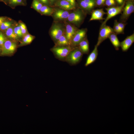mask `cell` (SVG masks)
Segmentation results:
<instances>
[{"mask_svg":"<svg viewBox=\"0 0 134 134\" xmlns=\"http://www.w3.org/2000/svg\"><path fill=\"white\" fill-rule=\"evenodd\" d=\"M17 42L7 39L1 47L0 55L2 56H11L16 51L18 45Z\"/></svg>","mask_w":134,"mask_h":134,"instance_id":"6da1fadb","label":"cell"},{"mask_svg":"<svg viewBox=\"0 0 134 134\" xmlns=\"http://www.w3.org/2000/svg\"><path fill=\"white\" fill-rule=\"evenodd\" d=\"M74 47L71 46H55L51 50L57 58L65 59Z\"/></svg>","mask_w":134,"mask_h":134,"instance_id":"7a4b0ae2","label":"cell"},{"mask_svg":"<svg viewBox=\"0 0 134 134\" xmlns=\"http://www.w3.org/2000/svg\"><path fill=\"white\" fill-rule=\"evenodd\" d=\"M83 11L78 9L69 13L66 20L69 23L78 26L83 21L85 15Z\"/></svg>","mask_w":134,"mask_h":134,"instance_id":"3957f363","label":"cell"},{"mask_svg":"<svg viewBox=\"0 0 134 134\" xmlns=\"http://www.w3.org/2000/svg\"><path fill=\"white\" fill-rule=\"evenodd\" d=\"M61 23L55 21L50 30V34L53 40L56 41L65 33V27Z\"/></svg>","mask_w":134,"mask_h":134,"instance_id":"277c9868","label":"cell"},{"mask_svg":"<svg viewBox=\"0 0 134 134\" xmlns=\"http://www.w3.org/2000/svg\"><path fill=\"white\" fill-rule=\"evenodd\" d=\"M83 54L78 47H75L65 58L66 61L72 65L78 63L81 60Z\"/></svg>","mask_w":134,"mask_h":134,"instance_id":"5b68a950","label":"cell"},{"mask_svg":"<svg viewBox=\"0 0 134 134\" xmlns=\"http://www.w3.org/2000/svg\"><path fill=\"white\" fill-rule=\"evenodd\" d=\"M113 32V29L110 26L106 25V24L101 25L96 45L98 46L103 41L108 38L109 35Z\"/></svg>","mask_w":134,"mask_h":134,"instance_id":"8992f818","label":"cell"},{"mask_svg":"<svg viewBox=\"0 0 134 134\" xmlns=\"http://www.w3.org/2000/svg\"><path fill=\"white\" fill-rule=\"evenodd\" d=\"M125 3L124 2L120 6L106 8L107 12V17L101 25L106 24L109 20L120 14L122 11Z\"/></svg>","mask_w":134,"mask_h":134,"instance_id":"52a82bcc","label":"cell"},{"mask_svg":"<svg viewBox=\"0 0 134 134\" xmlns=\"http://www.w3.org/2000/svg\"><path fill=\"white\" fill-rule=\"evenodd\" d=\"M134 11V5L133 1L131 0L128 1L122 10L123 13L121 17L122 21L123 22H125Z\"/></svg>","mask_w":134,"mask_h":134,"instance_id":"ba28073f","label":"cell"},{"mask_svg":"<svg viewBox=\"0 0 134 134\" xmlns=\"http://www.w3.org/2000/svg\"><path fill=\"white\" fill-rule=\"evenodd\" d=\"M69 13L68 11L59 8H54L53 13L51 16L56 21L66 20Z\"/></svg>","mask_w":134,"mask_h":134,"instance_id":"9c48e42d","label":"cell"},{"mask_svg":"<svg viewBox=\"0 0 134 134\" xmlns=\"http://www.w3.org/2000/svg\"><path fill=\"white\" fill-rule=\"evenodd\" d=\"M87 32V30L85 29L78 30L72 39L71 46L75 47L78 46L80 42L86 37Z\"/></svg>","mask_w":134,"mask_h":134,"instance_id":"30bf717a","label":"cell"},{"mask_svg":"<svg viewBox=\"0 0 134 134\" xmlns=\"http://www.w3.org/2000/svg\"><path fill=\"white\" fill-rule=\"evenodd\" d=\"M64 23L65 35L67 40L71 45L72 39L78 30L72 24L68 23L66 21H65Z\"/></svg>","mask_w":134,"mask_h":134,"instance_id":"8fae6325","label":"cell"},{"mask_svg":"<svg viewBox=\"0 0 134 134\" xmlns=\"http://www.w3.org/2000/svg\"><path fill=\"white\" fill-rule=\"evenodd\" d=\"M96 0H78L79 5L82 10L90 11L96 5Z\"/></svg>","mask_w":134,"mask_h":134,"instance_id":"7c38bea8","label":"cell"},{"mask_svg":"<svg viewBox=\"0 0 134 134\" xmlns=\"http://www.w3.org/2000/svg\"><path fill=\"white\" fill-rule=\"evenodd\" d=\"M134 42V34L128 36L124 40L120 42V47L123 51L128 50Z\"/></svg>","mask_w":134,"mask_h":134,"instance_id":"4fadbf2b","label":"cell"},{"mask_svg":"<svg viewBox=\"0 0 134 134\" xmlns=\"http://www.w3.org/2000/svg\"><path fill=\"white\" fill-rule=\"evenodd\" d=\"M106 13L102 9H97L93 10L89 21L93 20H101L104 19L103 16Z\"/></svg>","mask_w":134,"mask_h":134,"instance_id":"5bb4252c","label":"cell"},{"mask_svg":"<svg viewBox=\"0 0 134 134\" xmlns=\"http://www.w3.org/2000/svg\"><path fill=\"white\" fill-rule=\"evenodd\" d=\"M54 5L67 11L72 10L75 9L66 0H58Z\"/></svg>","mask_w":134,"mask_h":134,"instance_id":"9a60e30c","label":"cell"},{"mask_svg":"<svg viewBox=\"0 0 134 134\" xmlns=\"http://www.w3.org/2000/svg\"><path fill=\"white\" fill-rule=\"evenodd\" d=\"M98 47L96 45L94 50L88 56L85 64V66H87L92 63L96 59L98 55Z\"/></svg>","mask_w":134,"mask_h":134,"instance_id":"2e32d148","label":"cell"},{"mask_svg":"<svg viewBox=\"0 0 134 134\" xmlns=\"http://www.w3.org/2000/svg\"><path fill=\"white\" fill-rule=\"evenodd\" d=\"M14 26H12L5 32L6 36L9 39L17 42L20 41V38L15 34L14 31Z\"/></svg>","mask_w":134,"mask_h":134,"instance_id":"e0dca14e","label":"cell"},{"mask_svg":"<svg viewBox=\"0 0 134 134\" xmlns=\"http://www.w3.org/2000/svg\"><path fill=\"white\" fill-rule=\"evenodd\" d=\"M78 47L83 54H88L89 52L88 41L86 37L79 43Z\"/></svg>","mask_w":134,"mask_h":134,"instance_id":"ac0fdd59","label":"cell"},{"mask_svg":"<svg viewBox=\"0 0 134 134\" xmlns=\"http://www.w3.org/2000/svg\"><path fill=\"white\" fill-rule=\"evenodd\" d=\"M35 36L29 33H27L22 37L21 41L19 45V47L29 44L31 43L35 38Z\"/></svg>","mask_w":134,"mask_h":134,"instance_id":"d6986e66","label":"cell"},{"mask_svg":"<svg viewBox=\"0 0 134 134\" xmlns=\"http://www.w3.org/2000/svg\"><path fill=\"white\" fill-rule=\"evenodd\" d=\"M115 49L118 50L120 47V42L116 34L114 32L111 33L108 38Z\"/></svg>","mask_w":134,"mask_h":134,"instance_id":"ffe728a7","label":"cell"},{"mask_svg":"<svg viewBox=\"0 0 134 134\" xmlns=\"http://www.w3.org/2000/svg\"><path fill=\"white\" fill-rule=\"evenodd\" d=\"M71 46L67 40L65 33L56 42L55 46Z\"/></svg>","mask_w":134,"mask_h":134,"instance_id":"44dd1931","label":"cell"},{"mask_svg":"<svg viewBox=\"0 0 134 134\" xmlns=\"http://www.w3.org/2000/svg\"><path fill=\"white\" fill-rule=\"evenodd\" d=\"M54 10V8L49 6L44 5L41 8L39 12L41 15L50 16L52 15Z\"/></svg>","mask_w":134,"mask_h":134,"instance_id":"7402d4cb","label":"cell"},{"mask_svg":"<svg viewBox=\"0 0 134 134\" xmlns=\"http://www.w3.org/2000/svg\"><path fill=\"white\" fill-rule=\"evenodd\" d=\"M13 25V22L12 21L6 20L1 23L0 26V30L5 31Z\"/></svg>","mask_w":134,"mask_h":134,"instance_id":"603a6c76","label":"cell"},{"mask_svg":"<svg viewBox=\"0 0 134 134\" xmlns=\"http://www.w3.org/2000/svg\"><path fill=\"white\" fill-rule=\"evenodd\" d=\"M43 5V4L38 0H33L32 7L36 11L39 12Z\"/></svg>","mask_w":134,"mask_h":134,"instance_id":"cb8c5ba5","label":"cell"},{"mask_svg":"<svg viewBox=\"0 0 134 134\" xmlns=\"http://www.w3.org/2000/svg\"><path fill=\"white\" fill-rule=\"evenodd\" d=\"M19 24L23 36L28 33L27 28L25 24L21 21H19Z\"/></svg>","mask_w":134,"mask_h":134,"instance_id":"d4e9b609","label":"cell"},{"mask_svg":"<svg viewBox=\"0 0 134 134\" xmlns=\"http://www.w3.org/2000/svg\"><path fill=\"white\" fill-rule=\"evenodd\" d=\"M14 31L15 34L20 38H22L23 35L20 27L18 24L14 27Z\"/></svg>","mask_w":134,"mask_h":134,"instance_id":"484cf974","label":"cell"},{"mask_svg":"<svg viewBox=\"0 0 134 134\" xmlns=\"http://www.w3.org/2000/svg\"><path fill=\"white\" fill-rule=\"evenodd\" d=\"M117 21L116 20L115 21L113 29L114 32L116 34H121L123 33L118 26L117 23Z\"/></svg>","mask_w":134,"mask_h":134,"instance_id":"4316f807","label":"cell"},{"mask_svg":"<svg viewBox=\"0 0 134 134\" xmlns=\"http://www.w3.org/2000/svg\"><path fill=\"white\" fill-rule=\"evenodd\" d=\"M115 0H105V3L108 6H111L115 4Z\"/></svg>","mask_w":134,"mask_h":134,"instance_id":"83f0119b","label":"cell"},{"mask_svg":"<svg viewBox=\"0 0 134 134\" xmlns=\"http://www.w3.org/2000/svg\"><path fill=\"white\" fill-rule=\"evenodd\" d=\"M22 0H10V3L14 5L21 4L22 3Z\"/></svg>","mask_w":134,"mask_h":134,"instance_id":"f1b7e54d","label":"cell"},{"mask_svg":"<svg viewBox=\"0 0 134 134\" xmlns=\"http://www.w3.org/2000/svg\"><path fill=\"white\" fill-rule=\"evenodd\" d=\"M117 23L121 31L123 33L125 27V24L123 23L118 22L117 21Z\"/></svg>","mask_w":134,"mask_h":134,"instance_id":"f546056e","label":"cell"},{"mask_svg":"<svg viewBox=\"0 0 134 134\" xmlns=\"http://www.w3.org/2000/svg\"><path fill=\"white\" fill-rule=\"evenodd\" d=\"M105 0H96V5L98 6H100L103 4L105 1Z\"/></svg>","mask_w":134,"mask_h":134,"instance_id":"4dcf8cb0","label":"cell"},{"mask_svg":"<svg viewBox=\"0 0 134 134\" xmlns=\"http://www.w3.org/2000/svg\"><path fill=\"white\" fill-rule=\"evenodd\" d=\"M68 1L73 7L75 8L76 2L75 0H66Z\"/></svg>","mask_w":134,"mask_h":134,"instance_id":"1f68e13d","label":"cell"},{"mask_svg":"<svg viewBox=\"0 0 134 134\" xmlns=\"http://www.w3.org/2000/svg\"><path fill=\"white\" fill-rule=\"evenodd\" d=\"M43 4L49 6L50 5L48 0H38Z\"/></svg>","mask_w":134,"mask_h":134,"instance_id":"d6a6232c","label":"cell"},{"mask_svg":"<svg viewBox=\"0 0 134 134\" xmlns=\"http://www.w3.org/2000/svg\"><path fill=\"white\" fill-rule=\"evenodd\" d=\"M7 38L5 36L3 33L0 31V42L6 39Z\"/></svg>","mask_w":134,"mask_h":134,"instance_id":"836d02e7","label":"cell"},{"mask_svg":"<svg viewBox=\"0 0 134 134\" xmlns=\"http://www.w3.org/2000/svg\"><path fill=\"white\" fill-rule=\"evenodd\" d=\"M50 5L54 6L58 0H48Z\"/></svg>","mask_w":134,"mask_h":134,"instance_id":"e575fe53","label":"cell"},{"mask_svg":"<svg viewBox=\"0 0 134 134\" xmlns=\"http://www.w3.org/2000/svg\"><path fill=\"white\" fill-rule=\"evenodd\" d=\"M7 18L4 17H0V26L1 23L3 22L6 21Z\"/></svg>","mask_w":134,"mask_h":134,"instance_id":"d590c367","label":"cell"},{"mask_svg":"<svg viewBox=\"0 0 134 134\" xmlns=\"http://www.w3.org/2000/svg\"><path fill=\"white\" fill-rule=\"evenodd\" d=\"M121 3H123L124 2V0H120Z\"/></svg>","mask_w":134,"mask_h":134,"instance_id":"8d00e7d4","label":"cell"},{"mask_svg":"<svg viewBox=\"0 0 134 134\" xmlns=\"http://www.w3.org/2000/svg\"><path fill=\"white\" fill-rule=\"evenodd\" d=\"M1 48L0 47V54L1 52Z\"/></svg>","mask_w":134,"mask_h":134,"instance_id":"74e56055","label":"cell"}]
</instances>
